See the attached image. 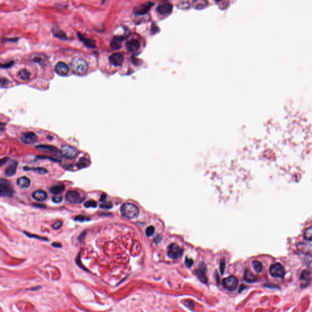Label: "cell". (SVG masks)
<instances>
[{
  "label": "cell",
  "mask_w": 312,
  "mask_h": 312,
  "mask_svg": "<svg viewBox=\"0 0 312 312\" xmlns=\"http://www.w3.org/2000/svg\"><path fill=\"white\" fill-rule=\"evenodd\" d=\"M71 68L72 71L76 74L82 75L87 73L88 68L87 62L83 58L76 57L71 62Z\"/></svg>",
  "instance_id": "1"
},
{
  "label": "cell",
  "mask_w": 312,
  "mask_h": 312,
  "mask_svg": "<svg viewBox=\"0 0 312 312\" xmlns=\"http://www.w3.org/2000/svg\"><path fill=\"white\" fill-rule=\"evenodd\" d=\"M122 215L127 219H133L138 215V209L134 204L131 203H124L121 207Z\"/></svg>",
  "instance_id": "2"
},
{
  "label": "cell",
  "mask_w": 312,
  "mask_h": 312,
  "mask_svg": "<svg viewBox=\"0 0 312 312\" xmlns=\"http://www.w3.org/2000/svg\"><path fill=\"white\" fill-rule=\"evenodd\" d=\"M0 194L2 197H12L14 194V190L10 183L4 179L0 180Z\"/></svg>",
  "instance_id": "3"
},
{
  "label": "cell",
  "mask_w": 312,
  "mask_h": 312,
  "mask_svg": "<svg viewBox=\"0 0 312 312\" xmlns=\"http://www.w3.org/2000/svg\"><path fill=\"white\" fill-rule=\"evenodd\" d=\"M183 249L176 243H172L168 247V255L172 259H177L180 257Z\"/></svg>",
  "instance_id": "4"
},
{
  "label": "cell",
  "mask_w": 312,
  "mask_h": 312,
  "mask_svg": "<svg viewBox=\"0 0 312 312\" xmlns=\"http://www.w3.org/2000/svg\"><path fill=\"white\" fill-rule=\"evenodd\" d=\"M238 283V280L237 278L233 275L226 277L222 280V285L223 287L230 291H233L236 288Z\"/></svg>",
  "instance_id": "5"
},
{
  "label": "cell",
  "mask_w": 312,
  "mask_h": 312,
  "mask_svg": "<svg viewBox=\"0 0 312 312\" xmlns=\"http://www.w3.org/2000/svg\"><path fill=\"white\" fill-rule=\"evenodd\" d=\"M271 275L274 277L283 278L285 275V271L283 266L278 263L272 264L269 268Z\"/></svg>",
  "instance_id": "6"
},
{
  "label": "cell",
  "mask_w": 312,
  "mask_h": 312,
  "mask_svg": "<svg viewBox=\"0 0 312 312\" xmlns=\"http://www.w3.org/2000/svg\"><path fill=\"white\" fill-rule=\"evenodd\" d=\"M60 153L63 157L68 159H72L76 157L77 151L74 147L71 146L63 145L61 147Z\"/></svg>",
  "instance_id": "7"
},
{
  "label": "cell",
  "mask_w": 312,
  "mask_h": 312,
  "mask_svg": "<svg viewBox=\"0 0 312 312\" xmlns=\"http://www.w3.org/2000/svg\"><path fill=\"white\" fill-rule=\"evenodd\" d=\"M65 199L70 204H79L82 202L83 199L80 196V194L74 190H71L67 192Z\"/></svg>",
  "instance_id": "8"
},
{
  "label": "cell",
  "mask_w": 312,
  "mask_h": 312,
  "mask_svg": "<svg viewBox=\"0 0 312 312\" xmlns=\"http://www.w3.org/2000/svg\"><path fill=\"white\" fill-rule=\"evenodd\" d=\"M207 271V269L206 265L204 263H200L197 266V268L195 271V273L198 278L204 283H206L207 282V278L206 276Z\"/></svg>",
  "instance_id": "9"
},
{
  "label": "cell",
  "mask_w": 312,
  "mask_h": 312,
  "mask_svg": "<svg viewBox=\"0 0 312 312\" xmlns=\"http://www.w3.org/2000/svg\"><path fill=\"white\" fill-rule=\"evenodd\" d=\"M20 140L25 144H32L37 141V136L34 132H26L21 134Z\"/></svg>",
  "instance_id": "10"
},
{
  "label": "cell",
  "mask_w": 312,
  "mask_h": 312,
  "mask_svg": "<svg viewBox=\"0 0 312 312\" xmlns=\"http://www.w3.org/2000/svg\"><path fill=\"white\" fill-rule=\"evenodd\" d=\"M157 12L162 15L169 14L172 10V6L169 2H161L156 9Z\"/></svg>",
  "instance_id": "11"
},
{
  "label": "cell",
  "mask_w": 312,
  "mask_h": 312,
  "mask_svg": "<svg viewBox=\"0 0 312 312\" xmlns=\"http://www.w3.org/2000/svg\"><path fill=\"white\" fill-rule=\"evenodd\" d=\"M152 5L153 3L151 2H147L141 4L140 5H138L135 8L134 13L136 15H144L149 10Z\"/></svg>",
  "instance_id": "12"
},
{
  "label": "cell",
  "mask_w": 312,
  "mask_h": 312,
  "mask_svg": "<svg viewBox=\"0 0 312 312\" xmlns=\"http://www.w3.org/2000/svg\"><path fill=\"white\" fill-rule=\"evenodd\" d=\"M55 71L60 76H65L69 71V68L65 63L59 62L55 66Z\"/></svg>",
  "instance_id": "13"
},
{
  "label": "cell",
  "mask_w": 312,
  "mask_h": 312,
  "mask_svg": "<svg viewBox=\"0 0 312 312\" xmlns=\"http://www.w3.org/2000/svg\"><path fill=\"white\" fill-rule=\"evenodd\" d=\"M18 166V162L16 160H12L5 168L4 171L5 175L7 177H10L13 176L16 171Z\"/></svg>",
  "instance_id": "14"
},
{
  "label": "cell",
  "mask_w": 312,
  "mask_h": 312,
  "mask_svg": "<svg viewBox=\"0 0 312 312\" xmlns=\"http://www.w3.org/2000/svg\"><path fill=\"white\" fill-rule=\"evenodd\" d=\"M108 60L113 66H120L123 62V56L120 53H114L109 57Z\"/></svg>",
  "instance_id": "15"
},
{
  "label": "cell",
  "mask_w": 312,
  "mask_h": 312,
  "mask_svg": "<svg viewBox=\"0 0 312 312\" xmlns=\"http://www.w3.org/2000/svg\"><path fill=\"white\" fill-rule=\"evenodd\" d=\"M140 46V42L135 39H132L131 40L128 41L126 43V49L130 52H134L137 51Z\"/></svg>",
  "instance_id": "16"
},
{
  "label": "cell",
  "mask_w": 312,
  "mask_h": 312,
  "mask_svg": "<svg viewBox=\"0 0 312 312\" xmlns=\"http://www.w3.org/2000/svg\"><path fill=\"white\" fill-rule=\"evenodd\" d=\"M32 198L37 201H43L46 199L48 195L47 193L41 190H38L34 191L32 194Z\"/></svg>",
  "instance_id": "17"
},
{
  "label": "cell",
  "mask_w": 312,
  "mask_h": 312,
  "mask_svg": "<svg viewBox=\"0 0 312 312\" xmlns=\"http://www.w3.org/2000/svg\"><path fill=\"white\" fill-rule=\"evenodd\" d=\"M65 190V186L62 183L56 184L51 186L49 189L50 193L55 195H58L61 194Z\"/></svg>",
  "instance_id": "18"
},
{
  "label": "cell",
  "mask_w": 312,
  "mask_h": 312,
  "mask_svg": "<svg viewBox=\"0 0 312 312\" xmlns=\"http://www.w3.org/2000/svg\"><path fill=\"white\" fill-rule=\"evenodd\" d=\"M122 37L116 36L115 37L110 43L111 48L113 49H118L121 46V42L122 41Z\"/></svg>",
  "instance_id": "19"
},
{
  "label": "cell",
  "mask_w": 312,
  "mask_h": 312,
  "mask_svg": "<svg viewBox=\"0 0 312 312\" xmlns=\"http://www.w3.org/2000/svg\"><path fill=\"white\" fill-rule=\"evenodd\" d=\"M17 185L23 188H28L30 186V180L26 177H21L18 179L16 182Z\"/></svg>",
  "instance_id": "20"
},
{
  "label": "cell",
  "mask_w": 312,
  "mask_h": 312,
  "mask_svg": "<svg viewBox=\"0 0 312 312\" xmlns=\"http://www.w3.org/2000/svg\"><path fill=\"white\" fill-rule=\"evenodd\" d=\"M244 280L247 282H254L257 280V277L251 272L250 271L246 269L244 272Z\"/></svg>",
  "instance_id": "21"
},
{
  "label": "cell",
  "mask_w": 312,
  "mask_h": 312,
  "mask_svg": "<svg viewBox=\"0 0 312 312\" xmlns=\"http://www.w3.org/2000/svg\"><path fill=\"white\" fill-rule=\"evenodd\" d=\"M53 35L57 37L60 40H66V35L65 33L60 29L59 28H54L52 30Z\"/></svg>",
  "instance_id": "22"
},
{
  "label": "cell",
  "mask_w": 312,
  "mask_h": 312,
  "mask_svg": "<svg viewBox=\"0 0 312 312\" xmlns=\"http://www.w3.org/2000/svg\"><path fill=\"white\" fill-rule=\"evenodd\" d=\"M30 72L28 71L26 69H22L20 70L18 73V76L20 79L23 80H27L30 78Z\"/></svg>",
  "instance_id": "23"
},
{
  "label": "cell",
  "mask_w": 312,
  "mask_h": 312,
  "mask_svg": "<svg viewBox=\"0 0 312 312\" xmlns=\"http://www.w3.org/2000/svg\"><path fill=\"white\" fill-rule=\"evenodd\" d=\"M77 35L79 36V38L80 40H82L84 43L85 44L89 47V48H93L95 46V44H94V41L92 40H90V39H88V38H86L83 35H80L79 34H77Z\"/></svg>",
  "instance_id": "24"
},
{
  "label": "cell",
  "mask_w": 312,
  "mask_h": 312,
  "mask_svg": "<svg viewBox=\"0 0 312 312\" xmlns=\"http://www.w3.org/2000/svg\"><path fill=\"white\" fill-rule=\"evenodd\" d=\"M252 266H253V268L255 270V271L257 273H260L263 270V264L262 263L258 261V260H254L252 261Z\"/></svg>",
  "instance_id": "25"
},
{
  "label": "cell",
  "mask_w": 312,
  "mask_h": 312,
  "mask_svg": "<svg viewBox=\"0 0 312 312\" xmlns=\"http://www.w3.org/2000/svg\"><path fill=\"white\" fill-rule=\"evenodd\" d=\"M25 171H33L40 174H44L48 172L47 169L43 168H24Z\"/></svg>",
  "instance_id": "26"
},
{
  "label": "cell",
  "mask_w": 312,
  "mask_h": 312,
  "mask_svg": "<svg viewBox=\"0 0 312 312\" xmlns=\"http://www.w3.org/2000/svg\"><path fill=\"white\" fill-rule=\"evenodd\" d=\"M36 148H38L39 149H43V150H47V151H52V152H58V149L54 147V146H50V145H43V144H41V145H39V146H36Z\"/></svg>",
  "instance_id": "27"
},
{
  "label": "cell",
  "mask_w": 312,
  "mask_h": 312,
  "mask_svg": "<svg viewBox=\"0 0 312 312\" xmlns=\"http://www.w3.org/2000/svg\"><path fill=\"white\" fill-rule=\"evenodd\" d=\"M303 238L306 240L312 241V226L307 228L303 233Z\"/></svg>",
  "instance_id": "28"
},
{
  "label": "cell",
  "mask_w": 312,
  "mask_h": 312,
  "mask_svg": "<svg viewBox=\"0 0 312 312\" xmlns=\"http://www.w3.org/2000/svg\"><path fill=\"white\" fill-rule=\"evenodd\" d=\"M83 205L85 208H96L97 207V203L94 200H89L86 201Z\"/></svg>",
  "instance_id": "29"
},
{
  "label": "cell",
  "mask_w": 312,
  "mask_h": 312,
  "mask_svg": "<svg viewBox=\"0 0 312 312\" xmlns=\"http://www.w3.org/2000/svg\"><path fill=\"white\" fill-rule=\"evenodd\" d=\"M100 208L104 209H110L113 207V204L111 202H103L99 205Z\"/></svg>",
  "instance_id": "30"
},
{
  "label": "cell",
  "mask_w": 312,
  "mask_h": 312,
  "mask_svg": "<svg viewBox=\"0 0 312 312\" xmlns=\"http://www.w3.org/2000/svg\"><path fill=\"white\" fill-rule=\"evenodd\" d=\"M310 272L307 271V270H305V271H303L301 273V275H300V280H308L310 277Z\"/></svg>",
  "instance_id": "31"
},
{
  "label": "cell",
  "mask_w": 312,
  "mask_h": 312,
  "mask_svg": "<svg viewBox=\"0 0 312 312\" xmlns=\"http://www.w3.org/2000/svg\"><path fill=\"white\" fill-rule=\"evenodd\" d=\"M154 230H155V228L151 225L149 227H148L146 229V234L147 236H151V235H153L154 232Z\"/></svg>",
  "instance_id": "32"
},
{
  "label": "cell",
  "mask_w": 312,
  "mask_h": 312,
  "mask_svg": "<svg viewBox=\"0 0 312 312\" xmlns=\"http://www.w3.org/2000/svg\"><path fill=\"white\" fill-rule=\"evenodd\" d=\"M193 263H194V261H193V259H191L190 258H188V257H186L185 258V264L186 266V267L191 268L193 266Z\"/></svg>",
  "instance_id": "33"
},
{
  "label": "cell",
  "mask_w": 312,
  "mask_h": 312,
  "mask_svg": "<svg viewBox=\"0 0 312 312\" xmlns=\"http://www.w3.org/2000/svg\"><path fill=\"white\" fill-rule=\"evenodd\" d=\"M75 220L77 221H80V222H83V221H88V220H90V219L88 218H87L86 216H82V215H79V216H77L76 217Z\"/></svg>",
  "instance_id": "34"
},
{
  "label": "cell",
  "mask_w": 312,
  "mask_h": 312,
  "mask_svg": "<svg viewBox=\"0 0 312 312\" xmlns=\"http://www.w3.org/2000/svg\"><path fill=\"white\" fill-rule=\"evenodd\" d=\"M305 260V263H306L307 265H308L309 266H312V255H307Z\"/></svg>",
  "instance_id": "35"
},
{
  "label": "cell",
  "mask_w": 312,
  "mask_h": 312,
  "mask_svg": "<svg viewBox=\"0 0 312 312\" xmlns=\"http://www.w3.org/2000/svg\"><path fill=\"white\" fill-rule=\"evenodd\" d=\"M225 260H224V259H222V260H221V262H220V266H219V268H220V271H221V274H224V269H225Z\"/></svg>",
  "instance_id": "36"
},
{
  "label": "cell",
  "mask_w": 312,
  "mask_h": 312,
  "mask_svg": "<svg viewBox=\"0 0 312 312\" xmlns=\"http://www.w3.org/2000/svg\"><path fill=\"white\" fill-rule=\"evenodd\" d=\"M62 225V221H56L53 224V229H55V230H57V229H59Z\"/></svg>",
  "instance_id": "37"
},
{
  "label": "cell",
  "mask_w": 312,
  "mask_h": 312,
  "mask_svg": "<svg viewBox=\"0 0 312 312\" xmlns=\"http://www.w3.org/2000/svg\"><path fill=\"white\" fill-rule=\"evenodd\" d=\"M63 200L62 197H60V196H54L52 197V200L55 202V203H60V202H62V200Z\"/></svg>",
  "instance_id": "38"
},
{
  "label": "cell",
  "mask_w": 312,
  "mask_h": 312,
  "mask_svg": "<svg viewBox=\"0 0 312 312\" xmlns=\"http://www.w3.org/2000/svg\"><path fill=\"white\" fill-rule=\"evenodd\" d=\"M80 165L81 166H86L88 165V160H87L86 159H85L84 158H82V159L80 160V163H79Z\"/></svg>",
  "instance_id": "39"
},
{
  "label": "cell",
  "mask_w": 312,
  "mask_h": 312,
  "mask_svg": "<svg viewBox=\"0 0 312 312\" xmlns=\"http://www.w3.org/2000/svg\"><path fill=\"white\" fill-rule=\"evenodd\" d=\"M13 64V61H11V62H9L8 63H4V65H2L1 67L2 68H8L10 67L11 66H12Z\"/></svg>",
  "instance_id": "40"
},
{
  "label": "cell",
  "mask_w": 312,
  "mask_h": 312,
  "mask_svg": "<svg viewBox=\"0 0 312 312\" xmlns=\"http://www.w3.org/2000/svg\"><path fill=\"white\" fill-rule=\"evenodd\" d=\"M8 83H9V81H8L6 79H4V77H2V78L1 79V87L6 86Z\"/></svg>",
  "instance_id": "41"
},
{
  "label": "cell",
  "mask_w": 312,
  "mask_h": 312,
  "mask_svg": "<svg viewBox=\"0 0 312 312\" xmlns=\"http://www.w3.org/2000/svg\"><path fill=\"white\" fill-rule=\"evenodd\" d=\"M27 236L28 237H33V238H37L38 239H46V240H48L47 239H45V238H41V237H40V236H35V235H31L30 234H29V233H25Z\"/></svg>",
  "instance_id": "42"
},
{
  "label": "cell",
  "mask_w": 312,
  "mask_h": 312,
  "mask_svg": "<svg viewBox=\"0 0 312 312\" xmlns=\"http://www.w3.org/2000/svg\"><path fill=\"white\" fill-rule=\"evenodd\" d=\"M106 197H107V195L105 194V193H102L101 195V197H100V201L103 202L105 201V199H106Z\"/></svg>",
  "instance_id": "43"
},
{
  "label": "cell",
  "mask_w": 312,
  "mask_h": 312,
  "mask_svg": "<svg viewBox=\"0 0 312 312\" xmlns=\"http://www.w3.org/2000/svg\"><path fill=\"white\" fill-rule=\"evenodd\" d=\"M52 246L53 247H62V245L61 244L58 243H52Z\"/></svg>",
  "instance_id": "44"
},
{
  "label": "cell",
  "mask_w": 312,
  "mask_h": 312,
  "mask_svg": "<svg viewBox=\"0 0 312 312\" xmlns=\"http://www.w3.org/2000/svg\"><path fill=\"white\" fill-rule=\"evenodd\" d=\"M246 286H244V285H241V286H240V287H239V291H239V292H241V291H243V289H246Z\"/></svg>",
  "instance_id": "45"
},
{
  "label": "cell",
  "mask_w": 312,
  "mask_h": 312,
  "mask_svg": "<svg viewBox=\"0 0 312 312\" xmlns=\"http://www.w3.org/2000/svg\"><path fill=\"white\" fill-rule=\"evenodd\" d=\"M35 205V206H37V207H41H41H43L45 208V207H45V205H39V204L36 205V204H35V205Z\"/></svg>",
  "instance_id": "46"
}]
</instances>
